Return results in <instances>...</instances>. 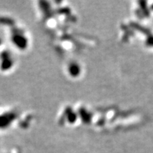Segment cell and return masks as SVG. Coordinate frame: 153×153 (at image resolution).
Segmentation results:
<instances>
[]
</instances>
